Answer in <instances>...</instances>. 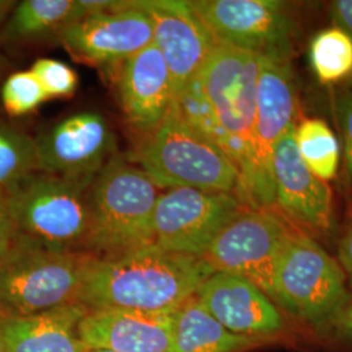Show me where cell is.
<instances>
[{
  "mask_svg": "<svg viewBox=\"0 0 352 352\" xmlns=\"http://www.w3.org/2000/svg\"><path fill=\"white\" fill-rule=\"evenodd\" d=\"M260 60L258 55L217 43L199 75L174 101L189 123L235 164L240 202L253 168Z\"/></svg>",
  "mask_w": 352,
  "mask_h": 352,
  "instance_id": "6da1fadb",
  "label": "cell"
},
{
  "mask_svg": "<svg viewBox=\"0 0 352 352\" xmlns=\"http://www.w3.org/2000/svg\"><path fill=\"white\" fill-rule=\"evenodd\" d=\"M213 273L202 257L151 244L118 256L97 257L89 267L81 304L88 309L170 314L195 296Z\"/></svg>",
  "mask_w": 352,
  "mask_h": 352,
  "instance_id": "7a4b0ae2",
  "label": "cell"
},
{
  "mask_svg": "<svg viewBox=\"0 0 352 352\" xmlns=\"http://www.w3.org/2000/svg\"><path fill=\"white\" fill-rule=\"evenodd\" d=\"M132 162L158 188H195L234 196L239 188L235 164L189 123L175 102L162 122L140 138Z\"/></svg>",
  "mask_w": 352,
  "mask_h": 352,
  "instance_id": "3957f363",
  "label": "cell"
},
{
  "mask_svg": "<svg viewBox=\"0 0 352 352\" xmlns=\"http://www.w3.org/2000/svg\"><path fill=\"white\" fill-rule=\"evenodd\" d=\"M96 175L38 171L4 192L19 238L51 251L90 253L89 192Z\"/></svg>",
  "mask_w": 352,
  "mask_h": 352,
  "instance_id": "277c9868",
  "label": "cell"
},
{
  "mask_svg": "<svg viewBox=\"0 0 352 352\" xmlns=\"http://www.w3.org/2000/svg\"><path fill=\"white\" fill-rule=\"evenodd\" d=\"M158 189L138 164L113 155L90 186V253L111 257L151 245Z\"/></svg>",
  "mask_w": 352,
  "mask_h": 352,
  "instance_id": "5b68a950",
  "label": "cell"
},
{
  "mask_svg": "<svg viewBox=\"0 0 352 352\" xmlns=\"http://www.w3.org/2000/svg\"><path fill=\"white\" fill-rule=\"evenodd\" d=\"M96 258L84 252L51 251L19 238L0 260V317H28L81 304Z\"/></svg>",
  "mask_w": 352,
  "mask_h": 352,
  "instance_id": "8992f818",
  "label": "cell"
},
{
  "mask_svg": "<svg viewBox=\"0 0 352 352\" xmlns=\"http://www.w3.org/2000/svg\"><path fill=\"white\" fill-rule=\"evenodd\" d=\"M273 291V300L285 315L316 330L351 298L338 260L294 226L278 258Z\"/></svg>",
  "mask_w": 352,
  "mask_h": 352,
  "instance_id": "52a82bcc",
  "label": "cell"
},
{
  "mask_svg": "<svg viewBox=\"0 0 352 352\" xmlns=\"http://www.w3.org/2000/svg\"><path fill=\"white\" fill-rule=\"evenodd\" d=\"M260 58L256 90L253 168L241 204L251 209L277 212L273 153L279 139L289 131V126L295 124L296 96L291 60Z\"/></svg>",
  "mask_w": 352,
  "mask_h": 352,
  "instance_id": "ba28073f",
  "label": "cell"
},
{
  "mask_svg": "<svg viewBox=\"0 0 352 352\" xmlns=\"http://www.w3.org/2000/svg\"><path fill=\"white\" fill-rule=\"evenodd\" d=\"M291 228L277 212L244 208L217 235L202 258L214 273L245 278L273 300L274 272Z\"/></svg>",
  "mask_w": 352,
  "mask_h": 352,
  "instance_id": "9c48e42d",
  "label": "cell"
},
{
  "mask_svg": "<svg viewBox=\"0 0 352 352\" xmlns=\"http://www.w3.org/2000/svg\"><path fill=\"white\" fill-rule=\"evenodd\" d=\"M217 43L258 56L291 60L296 24L277 0H190Z\"/></svg>",
  "mask_w": 352,
  "mask_h": 352,
  "instance_id": "30bf717a",
  "label": "cell"
},
{
  "mask_svg": "<svg viewBox=\"0 0 352 352\" xmlns=\"http://www.w3.org/2000/svg\"><path fill=\"white\" fill-rule=\"evenodd\" d=\"M244 208L230 193L168 189L155 204L151 244L164 251L204 257L217 235Z\"/></svg>",
  "mask_w": 352,
  "mask_h": 352,
  "instance_id": "8fae6325",
  "label": "cell"
},
{
  "mask_svg": "<svg viewBox=\"0 0 352 352\" xmlns=\"http://www.w3.org/2000/svg\"><path fill=\"white\" fill-rule=\"evenodd\" d=\"M58 39L78 62L116 68L153 43V26L136 0H126L116 10L89 14L65 26Z\"/></svg>",
  "mask_w": 352,
  "mask_h": 352,
  "instance_id": "7c38bea8",
  "label": "cell"
},
{
  "mask_svg": "<svg viewBox=\"0 0 352 352\" xmlns=\"http://www.w3.org/2000/svg\"><path fill=\"white\" fill-rule=\"evenodd\" d=\"M295 124L279 139L273 153L277 212L316 239L327 236L336 226L333 190L302 162L295 142Z\"/></svg>",
  "mask_w": 352,
  "mask_h": 352,
  "instance_id": "4fadbf2b",
  "label": "cell"
},
{
  "mask_svg": "<svg viewBox=\"0 0 352 352\" xmlns=\"http://www.w3.org/2000/svg\"><path fill=\"white\" fill-rule=\"evenodd\" d=\"M34 141L39 171L54 175H96L116 155L113 128L98 111L68 115Z\"/></svg>",
  "mask_w": 352,
  "mask_h": 352,
  "instance_id": "5bb4252c",
  "label": "cell"
},
{
  "mask_svg": "<svg viewBox=\"0 0 352 352\" xmlns=\"http://www.w3.org/2000/svg\"><path fill=\"white\" fill-rule=\"evenodd\" d=\"M136 4L151 17L153 43L167 64L175 101L199 75L217 41L189 1L136 0Z\"/></svg>",
  "mask_w": 352,
  "mask_h": 352,
  "instance_id": "9a60e30c",
  "label": "cell"
},
{
  "mask_svg": "<svg viewBox=\"0 0 352 352\" xmlns=\"http://www.w3.org/2000/svg\"><path fill=\"white\" fill-rule=\"evenodd\" d=\"M195 296L234 334L269 342L289 330L286 316L277 304L245 278L217 272Z\"/></svg>",
  "mask_w": 352,
  "mask_h": 352,
  "instance_id": "2e32d148",
  "label": "cell"
},
{
  "mask_svg": "<svg viewBox=\"0 0 352 352\" xmlns=\"http://www.w3.org/2000/svg\"><path fill=\"white\" fill-rule=\"evenodd\" d=\"M116 89L129 126L140 136L158 126L174 103L173 80L154 43L115 68Z\"/></svg>",
  "mask_w": 352,
  "mask_h": 352,
  "instance_id": "e0dca14e",
  "label": "cell"
},
{
  "mask_svg": "<svg viewBox=\"0 0 352 352\" xmlns=\"http://www.w3.org/2000/svg\"><path fill=\"white\" fill-rule=\"evenodd\" d=\"M173 312L132 309H88L78 334L88 350L111 352H170Z\"/></svg>",
  "mask_w": 352,
  "mask_h": 352,
  "instance_id": "ac0fdd59",
  "label": "cell"
},
{
  "mask_svg": "<svg viewBox=\"0 0 352 352\" xmlns=\"http://www.w3.org/2000/svg\"><path fill=\"white\" fill-rule=\"evenodd\" d=\"M88 308L67 305L28 317L1 318L7 352H88L78 325Z\"/></svg>",
  "mask_w": 352,
  "mask_h": 352,
  "instance_id": "d6986e66",
  "label": "cell"
},
{
  "mask_svg": "<svg viewBox=\"0 0 352 352\" xmlns=\"http://www.w3.org/2000/svg\"><path fill=\"white\" fill-rule=\"evenodd\" d=\"M265 343L227 330L196 296L173 312L170 352H247Z\"/></svg>",
  "mask_w": 352,
  "mask_h": 352,
  "instance_id": "ffe728a7",
  "label": "cell"
},
{
  "mask_svg": "<svg viewBox=\"0 0 352 352\" xmlns=\"http://www.w3.org/2000/svg\"><path fill=\"white\" fill-rule=\"evenodd\" d=\"M84 17L80 0H24L16 3L0 32V42L24 45L58 37Z\"/></svg>",
  "mask_w": 352,
  "mask_h": 352,
  "instance_id": "44dd1931",
  "label": "cell"
},
{
  "mask_svg": "<svg viewBox=\"0 0 352 352\" xmlns=\"http://www.w3.org/2000/svg\"><path fill=\"white\" fill-rule=\"evenodd\" d=\"M295 142L307 167L324 182L333 180L340 168V146L336 133L320 118L295 124Z\"/></svg>",
  "mask_w": 352,
  "mask_h": 352,
  "instance_id": "7402d4cb",
  "label": "cell"
},
{
  "mask_svg": "<svg viewBox=\"0 0 352 352\" xmlns=\"http://www.w3.org/2000/svg\"><path fill=\"white\" fill-rule=\"evenodd\" d=\"M309 63L321 84L352 76V38L337 26L318 32L309 43Z\"/></svg>",
  "mask_w": 352,
  "mask_h": 352,
  "instance_id": "603a6c76",
  "label": "cell"
},
{
  "mask_svg": "<svg viewBox=\"0 0 352 352\" xmlns=\"http://www.w3.org/2000/svg\"><path fill=\"white\" fill-rule=\"evenodd\" d=\"M38 171L34 139L17 126L0 122V190H10Z\"/></svg>",
  "mask_w": 352,
  "mask_h": 352,
  "instance_id": "cb8c5ba5",
  "label": "cell"
},
{
  "mask_svg": "<svg viewBox=\"0 0 352 352\" xmlns=\"http://www.w3.org/2000/svg\"><path fill=\"white\" fill-rule=\"evenodd\" d=\"M45 101L47 97L30 69L8 76L1 88L3 106L11 116L33 113Z\"/></svg>",
  "mask_w": 352,
  "mask_h": 352,
  "instance_id": "d4e9b609",
  "label": "cell"
},
{
  "mask_svg": "<svg viewBox=\"0 0 352 352\" xmlns=\"http://www.w3.org/2000/svg\"><path fill=\"white\" fill-rule=\"evenodd\" d=\"M30 71L37 77L47 100L68 98L77 90L78 77L68 64L55 59H38Z\"/></svg>",
  "mask_w": 352,
  "mask_h": 352,
  "instance_id": "484cf974",
  "label": "cell"
},
{
  "mask_svg": "<svg viewBox=\"0 0 352 352\" xmlns=\"http://www.w3.org/2000/svg\"><path fill=\"white\" fill-rule=\"evenodd\" d=\"M336 113L338 116L347 174L352 187V90H343L336 97Z\"/></svg>",
  "mask_w": 352,
  "mask_h": 352,
  "instance_id": "4316f807",
  "label": "cell"
},
{
  "mask_svg": "<svg viewBox=\"0 0 352 352\" xmlns=\"http://www.w3.org/2000/svg\"><path fill=\"white\" fill-rule=\"evenodd\" d=\"M318 330L333 340L352 346V296Z\"/></svg>",
  "mask_w": 352,
  "mask_h": 352,
  "instance_id": "83f0119b",
  "label": "cell"
},
{
  "mask_svg": "<svg viewBox=\"0 0 352 352\" xmlns=\"http://www.w3.org/2000/svg\"><path fill=\"white\" fill-rule=\"evenodd\" d=\"M19 241V234L13 222L7 196L0 190V260H3Z\"/></svg>",
  "mask_w": 352,
  "mask_h": 352,
  "instance_id": "f1b7e54d",
  "label": "cell"
},
{
  "mask_svg": "<svg viewBox=\"0 0 352 352\" xmlns=\"http://www.w3.org/2000/svg\"><path fill=\"white\" fill-rule=\"evenodd\" d=\"M329 11L334 26L352 38V0H334L329 3Z\"/></svg>",
  "mask_w": 352,
  "mask_h": 352,
  "instance_id": "f546056e",
  "label": "cell"
},
{
  "mask_svg": "<svg viewBox=\"0 0 352 352\" xmlns=\"http://www.w3.org/2000/svg\"><path fill=\"white\" fill-rule=\"evenodd\" d=\"M337 260L344 272L349 289H352V219L340 238Z\"/></svg>",
  "mask_w": 352,
  "mask_h": 352,
  "instance_id": "4dcf8cb0",
  "label": "cell"
},
{
  "mask_svg": "<svg viewBox=\"0 0 352 352\" xmlns=\"http://www.w3.org/2000/svg\"><path fill=\"white\" fill-rule=\"evenodd\" d=\"M14 6H16V1L12 0H0V32L4 23L7 21L10 13L12 12Z\"/></svg>",
  "mask_w": 352,
  "mask_h": 352,
  "instance_id": "1f68e13d",
  "label": "cell"
},
{
  "mask_svg": "<svg viewBox=\"0 0 352 352\" xmlns=\"http://www.w3.org/2000/svg\"><path fill=\"white\" fill-rule=\"evenodd\" d=\"M0 352H7V347H6V342H4V337H3V331H1V322H0Z\"/></svg>",
  "mask_w": 352,
  "mask_h": 352,
  "instance_id": "d6a6232c",
  "label": "cell"
},
{
  "mask_svg": "<svg viewBox=\"0 0 352 352\" xmlns=\"http://www.w3.org/2000/svg\"><path fill=\"white\" fill-rule=\"evenodd\" d=\"M88 352H111V351H104V350H89Z\"/></svg>",
  "mask_w": 352,
  "mask_h": 352,
  "instance_id": "836d02e7",
  "label": "cell"
},
{
  "mask_svg": "<svg viewBox=\"0 0 352 352\" xmlns=\"http://www.w3.org/2000/svg\"><path fill=\"white\" fill-rule=\"evenodd\" d=\"M350 85L352 87V76L350 77Z\"/></svg>",
  "mask_w": 352,
  "mask_h": 352,
  "instance_id": "e575fe53",
  "label": "cell"
}]
</instances>
